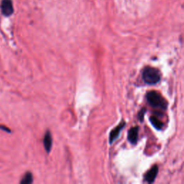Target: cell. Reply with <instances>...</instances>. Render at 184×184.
I'll use <instances>...</instances> for the list:
<instances>
[{
    "mask_svg": "<svg viewBox=\"0 0 184 184\" xmlns=\"http://www.w3.org/2000/svg\"><path fill=\"white\" fill-rule=\"evenodd\" d=\"M150 119L151 124L153 125L155 128H156L157 129H161L162 127H163V123L157 117H151Z\"/></svg>",
    "mask_w": 184,
    "mask_h": 184,
    "instance_id": "obj_9",
    "label": "cell"
},
{
    "mask_svg": "<svg viewBox=\"0 0 184 184\" xmlns=\"http://www.w3.org/2000/svg\"><path fill=\"white\" fill-rule=\"evenodd\" d=\"M158 166H154L153 168H152L150 170L148 171V172L146 173L145 175V180L147 181L148 183H153L155 178L157 177V175H158Z\"/></svg>",
    "mask_w": 184,
    "mask_h": 184,
    "instance_id": "obj_5",
    "label": "cell"
},
{
    "mask_svg": "<svg viewBox=\"0 0 184 184\" xmlns=\"http://www.w3.org/2000/svg\"><path fill=\"white\" fill-rule=\"evenodd\" d=\"M146 97L149 104L154 108L161 109H166L167 108L166 101L158 92L151 91L147 94Z\"/></svg>",
    "mask_w": 184,
    "mask_h": 184,
    "instance_id": "obj_2",
    "label": "cell"
},
{
    "mask_svg": "<svg viewBox=\"0 0 184 184\" xmlns=\"http://www.w3.org/2000/svg\"><path fill=\"white\" fill-rule=\"evenodd\" d=\"M0 129H2V130H4V131L7 132H9V133H10V132H11V130H10V129H9L8 128V127H5V126H4V125L0 124Z\"/></svg>",
    "mask_w": 184,
    "mask_h": 184,
    "instance_id": "obj_11",
    "label": "cell"
},
{
    "mask_svg": "<svg viewBox=\"0 0 184 184\" xmlns=\"http://www.w3.org/2000/svg\"><path fill=\"white\" fill-rule=\"evenodd\" d=\"M33 182V175L30 172L25 173L23 179L20 181V184H30Z\"/></svg>",
    "mask_w": 184,
    "mask_h": 184,
    "instance_id": "obj_8",
    "label": "cell"
},
{
    "mask_svg": "<svg viewBox=\"0 0 184 184\" xmlns=\"http://www.w3.org/2000/svg\"><path fill=\"white\" fill-rule=\"evenodd\" d=\"M52 143H53L52 137H51L50 132L48 131L45 134V136H44V139H43L44 148H45L47 153H50V152L51 148H52Z\"/></svg>",
    "mask_w": 184,
    "mask_h": 184,
    "instance_id": "obj_7",
    "label": "cell"
},
{
    "mask_svg": "<svg viewBox=\"0 0 184 184\" xmlns=\"http://www.w3.org/2000/svg\"><path fill=\"white\" fill-rule=\"evenodd\" d=\"M2 13L4 16L9 17L14 12V7L12 0H2L1 4Z\"/></svg>",
    "mask_w": 184,
    "mask_h": 184,
    "instance_id": "obj_3",
    "label": "cell"
},
{
    "mask_svg": "<svg viewBox=\"0 0 184 184\" xmlns=\"http://www.w3.org/2000/svg\"><path fill=\"white\" fill-rule=\"evenodd\" d=\"M138 127H132L128 132V135H127V138L130 143L132 144H136L138 139Z\"/></svg>",
    "mask_w": 184,
    "mask_h": 184,
    "instance_id": "obj_6",
    "label": "cell"
},
{
    "mask_svg": "<svg viewBox=\"0 0 184 184\" xmlns=\"http://www.w3.org/2000/svg\"><path fill=\"white\" fill-rule=\"evenodd\" d=\"M161 74L158 68L153 67H145L143 72V78L144 81L148 84L153 85L160 81Z\"/></svg>",
    "mask_w": 184,
    "mask_h": 184,
    "instance_id": "obj_1",
    "label": "cell"
},
{
    "mask_svg": "<svg viewBox=\"0 0 184 184\" xmlns=\"http://www.w3.org/2000/svg\"><path fill=\"white\" fill-rule=\"evenodd\" d=\"M145 112H146V109H142V110L140 112L138 113V118L139 119V121L141 122H143V118H144V115L145 114Z\"/></svg>",
    "mask_w": 184,
    "mask_h": 184,
    "instance_id": "obj_10",
    "label": "cell"
},
{
    "mask_svg": "<svg viewBox=\"0 0 184 184\" xmlns=\"http://www.w3.org/2000/svg\"><path fill=\"white\" fill-rule=\"evenodd\" d=\"M126 124V122H122L117 125V126L115 127L114 129H112L110 132V135H109V143L110 144H112L113 142H114L115 139H117V137L119 135L120 132H121L122 129L124 128V127Z\"/></svg>",
    "mask_w": 184,
    "mask_h": 184,
    "instance_id": "obj_4",
    "label": "cell"
}]
</instances>
